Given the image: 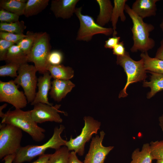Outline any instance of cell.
<instances>
[{"mask_svg":"<svg viewBox=\"0 0 163 163\" xmlns=\"http://www.w3.org/2000/svg\"><path fill=\"white\" fill-rule=\"evenodd\" d=\"M124 10L131 18L133 23L131 28L133 44L130 49L132 52L140 51L142 53L147 52L155 46V42L149 37V33L155 27L153 25L144 22L141 18L137 15L127 4Z\"/></svg>","mask_w":163,"mask_h":163,"instance_id":"cell-1","label":"cell"},{"mask_svg":"<svg viewBox=\"0 0 163 163\" xmlns=\"http://www.w3.org/2000/svg\"><path fill=\"white\" fill-rule=\"evenodd\" d=\"M2 123L10 124L28 134L35 142H40L45 138V130L38 126L32 119L31 110L24 111L20 109L9 110L2 119Z\"/></svg>","mask_w":163,"mask_h":163,"instance_id":"cell-2","label":"cell"},{"mask_svg":"<svg viewBox=\"0 0 163 163\" xmlns=\"http://www.w3.org/2000/svg\"><path fill=\"white\" fill-rule=\"evenodd\" d=\"M63 125L55 127L51 137L45 143L41 145H29L21 146L16 154L13 163H23L31 161L37 156L44 154L49 149L57 150L65 146L66 141L61 137V134L65 129Z\"/></svg>","mask_w":163,"mask_h":163,"instance_id":"cell-3","label":"cell"},{"mask_svg":"<svg viewBox=\"0 0 163 163\" xmlns=\"http://www.w3.org/2000/svg\"><path fill=\"white\" fill-rule=\"evenodd\" d=\"M116 62L123 68L127 75L126 84L119 95V98L124 97L128 95L126 89L130 84L145 79L146 76V70L144 68L142 59L138 61H135L126 51L123 56H117Z\"/></svg>","mask_w":163,"mask_h":163,"instance_id":"cell-4","label":"cell"},{"mask_svg":"<svg viewBox=\"0 0 163 163\" xmlns=\"http://www.w3.org/2000/svg\"><path fill=\"white\" fill-rule=\"evenodd\" d=\"M50 38L46 32L38 33L28 56L29 62L34 63L37 71L43 74L47 72L48 57L51 52Z\"/></svg>","mask_w":163,"mask_h":163,"instance_id":"cell-5","label":"cell"},{"mask_svg":"<svg viewBox=\"0 0 163 163\" xmlns=\"http://www.w3.org/2000/svg\"><path fill=\"white\" fill-rule=\"evenodd\" d=\"M23 136L22 130L12 125H0V159L16 154L20 147Z\"/></svg>","mask_w":163,"mask_h":163,"instance_id":"cell-6","label":"cell"},{"mask_svg":"<svg viewBox=\"0 0 163 163\" xmlns=\"http://www.w3.org/2000/svg\"><path fill=\"white\" fill-rule=\"evenodd\" d=\"M82 7L76 8L75 14L79 20L80 26L76 40L88 42L93 36L101 34L108 36L113 34V30L112 28L101 27L95 22L91 16L84 15L82 13Z\"/></svg>","mask_w":163,"mask_h":163,"instance_id":"cell-7","label":"cell"},{"mask_svg":"<svg viewBox=\"0 0 163 163\" xmlns=\"http://www.w3.org/2000/svg\"><path fill=\"white\" fill-rule=\"evenodd\" d=\"M85 125L80 134L75 138L72 136L69 141H66L65 146L69 151H73L80 156L85 152V143L88 142L94 134H97L100 129L101 123L90 116L84 117Z\"/></svg>","mask_w":163,"mask_h":163,"instance_id":"cell-8","label":"cell"},{"mask_svg":"<svg viewBox=\"0 0 163 163\" xmlns=\"http://www.w3.org/2000/svg\"><path fill=\"white\" fill-rule=\"evenodd\" d=\"M34 65L25 63L21 65L18 71V75L14 80L16 84L23 88L28 103H31L35 97L37 83Z\"/></svg>","mask_w":163,"mask_h":163,"instance_id":"cell-9","label":"cell"},{"mask_svg":"<svg viewBox=\"0 0 163 163\" xmlns=\"http://www.w3.org/2000/svg\"><path fill=\"white\" fill-rule=\"evenodd\" d=\"M18 86L14 80L7 82L0 81V102L8 103L15 109L25 107L28 101L24 92L18 90Z\"/></svg>","mask_w":163,"mask_h":163,"instance_id":"cell-10","label":"cell"},{"mask_svg":"<svg viewBox=\"0 0 163 163\" xmlns=\"http://www.w3.org/2000/svg\"><path fill=\"white\" fill-rule=\"evenodd\" d=\"M60 104L50 106L46 104L39 103L34 105L31 110V116L33 120L37 123H41L46 122H54L60 123L62 119L59 113L66 115V113L59 109Z\"/></svg>","mask_w":163,"mask_h":163,"instance_id":"cell-11","label":"cell"},{"mask_svg":"<svg viewBox=\"0 0 163 163\" xmlns=\"http://www.w3.org/2000/svg\"><path fill=\"white\" fill-rule=\"evenodd\" d=\"M105 135L104 131L100 133V136L92 138L88 153L83 163H104L107 156L114 148L113 146H104L102 142Z\"/></svg>","mask_w":163,"mask_h":163,"instance_id":"cell-12","label":"cell"},{"mask_svg":"<svg viewBox=\"0 0 163 163\" xmlns=\"http://www.w3.org/2000/svg\"><path fill=\"white\" fill-rule=\"evenodd\" d=\"M79 0H53L50 10L56 18L67 19L75 13L76 5Z\"/></svg>","mask_w":163,"mask_h":163,"instance_id":"cell-13","label":"cell"},{"mask_svg":"<svg viewBox=\"0 0 163 163\" xmlns=\"http://www.w3.org/2000/svg\"><path fill=\"white\" fill-rule=\"evenodd\" d=\"M48 71L44 73L43 76H40L37 80V86L38 91L36 93L33 101L30 103L34 105L38 103L46 104L50 106L53 104L48 101V94L51 87V79L52 77Z\"/></svg>","mask_w":163,"mask_h":163,"instance_id":"cell-14","label":"cell"},{"mask_svg":"<svg viewBox=\"0 0 163 163\" xmlns=\"http://www.w3.org/2000/svg\"><path fill=\"white\" fill-rule=\"evenodd\" d=\"M75 86V84L69 80L55 79L51 82V87L49 94L51 98L59 102Z\"/></svg>","mask_w":163,"mask_h":163,"instance_id":"cell-15","label":"cell"},{"mask_svg":"<svg viewBox=\"0 0 163 163\" xmlns=\"http://www.w3.org/2000/svg\"><path fill=\"white\" fill-rule=\"evenodd\" d=\"M158 1V0H136L133 3L131 9L143 19L154 16L157 11L156 3Z\"/></svg>","mask_w":163,"mask_h":163,"instance_id":"cell-16","label":"cell"},{"mask_svg":"<svg viewBox=\"0 0 163 163\" xmlns=\"http://www.w3.org/2000/svg\"><path fill=\"white\" fill-rule=\"evenodd\" d=\"M100 8V12L96 23L103 27L110 21L113 7L110 0H96Z\"/></svg>","mask_w":163,"mask_h":163,"instance_id":"cell-17","label":"cell"},{"mask_svg":"<svg viewBox=\"0 0 163 163\" xmlns=\"http://www.w3.org/2000/svg\"><path fill=\"white\" fill-rule=\"evenodd\" d=\"M46 70L54 79L69 80L72 78L74 75V71L72 68L62 64L53 65L48 64Z\"/></svg>","mask_w":163,"mask_h":163,"instance_id":"cell-18","label":"cell"},{"mask_svg":"<svg viewBox=\"0 0 163 163\" xmlns=\"http://www.w3.org/2000/svg\"><path fill=\"white\" fill-rule=\"evenodd\" d=\"M127 0H114V6L110 21L111 22L112 28L113 30V37L115 36L117 34L116 30V25L119 17L122 22L126 21V18L124 14V11Z\"/></svg>","mask_w":163,"mask_h":163,"instance_id":"cell-19","label":"cell"},{"mask_svg":"<svg viewBox=\"0 0 163 163\" xmlns=\"http://www.w3.org/2000/svg\"><path fill=\"white\" fill-rule=\"evenodd\" d=\"M151 74L149 82L144 81L143 86L149 87L151 89L150 92L147 96L148 99L153 97L158 92L163 90V74L150 72Z\"/></svg>","mask_w":163,"mask_h":163,"instance_id":"cell-20","label":"cell"},{"mask_svg":"<svg viewBox=\"0 0 163 163\" xmlns=\"http://www.w3.org/2000/svg\"><path fill=\"white\" fill-rule=\"evenodd\" d=\"M5 61L7 63L12 62L20 65L29 62L28 56L16 44L10 48Z\"/></svg>","mask_w":163,"mask_h":163,"instance_id":"cell-21","label":"cell"},{"mask_svg":"<svg viewBox=\"0 0 163 163\" xmlns=\"http://www.w3.org/2000/svg\"><path fill=\"white\" fill-rule=\"evenodd\" d=\"M49 0H28L24 8L23 15L29 17L37 14L48 5Z\"/></svg>","mask_w":163,"mask_h":163,"instance_id":"cell-22","label":"cell"},{"mask_svg":"<svg viewBox=\"0 0 163 163\" xmlns=\"http://www.w3.org/2000/svg\"><path fill=\"white\" fill-rule=\"evenodd\" d=\"M140 57L143 60L145 70L157 73L163 74V60L150 57L147 52L142 53Z\"/></svg>","mask_w":163,"mask_h":163,"instance_id":"cell-23","label":"cell"},{"mask_svg":"<svg viewBox=\"0 0 163 163\" xmlns=\"http://www.w3.org/2000/svg\"><path fill=\"white\" fill-rule=\"evenodd\" d=\"M132 161L129 163H152L153 160L151 155L150 144L143 145L142 149H135L132 152Z\"/></svg>","mask_w":163,"mask_h":163,"instance_id":"cell-24","label":"cell"},{"mask_svg":"<svg viewBox=\"0 0 163 163\" xmlns=\"http://www.w3.org/2000/svg\"><path fill=\"white\" fill-rule=\"evenodd\" d=\"M27 0H1V8L12 13L19 16L23 15L24 11Z\"/></svg>","mask_w":163,"mask_h":163,"instance_id":"cell-25","label":"cell"},{"mask_svg":"<svg viewBox=\"0 0 163 163\" xmlns=\"http://www.w3.org/2000/svg\"><path fill=\"white\" fill-rule=\"evenodd\" d=\"M38 34L27 31L26 36L16 44L28 57Z\"/></svg>","mask_w":163,"mask_h":163,"instance_id":"cell-26","label":"cell"},{"mask_svg":"<svg viewBox=\"0 0 163 163\" xmlns=\"http://www.w3.org/2000/svg\"><path fill=\"white\" fill-rule=\"evenodd\" d=\"M26 28L23 21L11 23H0V31L17 34H23Z\"/></svg>","mask_w":163,"mask_h":163,"instance_id":"cell-27","label":"cell"},{"mask_svg":"<svg viewBox=\"0 0 163 163\" xmlns=\"http://www.w3.org/2000/svg\"><path fill=\"white\" fill-rule=\"evenodd\" d=\"M69 151L66 146L61 147L50 154L49 163H68Z\"/></svg>","mask_w":163,"mask_h":163,"instance_id":"cell-28","label":"cell"},{"mask_svg":"<svg viewBox=\"0 0 163 163\" xmlns=\"http://www.w3.org/2000/svg\"><path fill=\"white\" fill-rule=\"evenodd\" d=\"M150 146L153 160H163V140L151 141Z\"/></svg>","mask_w":163,"mask_h":163,"instance_id":"cell-29","label":"cell"},{"mask_svg":"<svg viewBox=\"0 0 163 163\" xmlns=\"http://www.w3.org/2000/svg\"><path fill=\"white\" fill-rule=\"evenodd\" d=\"M20 65L14 63H9L0 67V76H8L11 77H17L18 71Z\"/></svg>","mask_w":163,"mask_h":163,"instance_id":"cell-30","label":"cell"},{"mask_svg":"<svg viewBox=\"0 0 163 163\" xmlns=\"http://www.w3.org/2000/svg\"><path fill=\"white\" fill-rule=\"evenodd\" d=\"M26 36V35L24 34H17L2 31L0 32V39H4L16 44Z\"/></svg>","mask_w":163,"mask_h":163,"instance_id":"cell-31","label":"cell"},{"mask_svg":"<svg viewBox=\"0 0 163 163\" xmlns=\"http://www.w3.org/2000/svg\"><path fill=\"white\" fill-rule=\"evenodd\" d=\"M19 16L1 8L0 21L2 23H11L19 21Z\"/></svg>","mask_w":163,"mask_h":163,"instance_id":"cell-32","label":"cell"},{"mask_svg":"<svg viewBox=\"0 0 163 163\" xmlns=\"http://www.w3.org/2000/svg\"><path fill=\"white\" fill-rule=\"evenodd\" d=\"M63 59V56L61 51L55 50L51 51L48 57V64L53 65L61 64Z\"/></svg>","mask_w":163,"mask_h":163,"instance_id":"cell-33","label":"cell"},{"mask_svg":"<svg viewBox=\"0 0 163 163\" xmlns=\"http://www.w3.org/2000/svg\"><path fill=\"white\" fill-rule=\"evenodd\" d=\"M14 43L5 40L0 39V60H5L6 55L10 48Z\"/></svg>","mask_w":163,"mask_h":163,"instance_id":"cell-34","label":"cell"},{"mask_svg":"<svg viewBox=\"0 0 163 163\" xmlns=\"http://www.w3.org/2000/svg\"><path fill=\"white\" fill-rule=\"evenodd\" d=\"M113 54L117 56H123L126 53L123 41L120 42L113 49Z\"/></svg>","mask_w":163,"mask_h":163,"instance_id":"cell-35","label":"cell"},{"mask_svg":"<svg viewBox=\"0 0 163 163\" xmlns=\"http://www.w3.org/2000/svg\"><path fill=\"white\" fill-rule=\"evenodd\" d=\"M120 37L116 36L109 38L105 42L104 47L106 48L113 49V47L120 42Z\"/></svg>","mask_w":163,"mask_h":163,"instance_id":"cell-36","label":"cell"},{"mask_svg":"<svg viewBox=\"0 0 163 163\" xmlns=\"http://www.w3.org/2000/svg\"><path fill=\"white\" fill-rule=\"evenodd\" d=\"M50 154H44L39 156L37 159L31 163H49Z\"/></svg>","mask_w":163,"mask_h":163,"instance_id":"cell-37","label":"cell"},{"mask_svg":"<svg viewBox=\"0 0 163 163\" xmlns=\"http://www.w3.org/2000/svg\"><path fill=\"white\" fill-rule=\"evenodd\" d=\"M68 163H83L80 160L76 155V153L74 151L70 152Z\"/></svg>","mask_w":163,"mask_h":163,"instance_id":"cell-38","label":"cell"},{"mask_svg":"<svg viewBox=\"0 0 163 163\" xmlns=\"http://www.w3.org/2000/svg\"><path fill=\"white\" fill-rule=\"evenodd\" d=\"M155 57L163 60V39L160 42V46L156 51Z\"/></svg>","mask_w":163,"mask_h":163,"instance_id":"cell-39","label":"cell"},{"mask_svg":"<svg viewBox=\"0 0 163 163\" xmlns=\"http://www.w3.org/2000/svg\"><path fill=\"white\" fill-rule=\"evenodd\" d=\"M16 154L9 155L5 157L3 159L4 163H13L15 158Z\"/></svg>","mask_w":163,"mask_h":163,"instance_id":"cell-40","label":"cell"},{"mask_svg":"<svg viewBox=\"0 0 163 163\" xmlns=\"http://www.w3.org/2000/svg\"><path fill=\"white\" fill-rule=\"evenodd\" d=\"M7 105V104L5 103L3 105L1 106L0 107V117L2 118V119L4 117L5 113L3 112L2 110L6 107Z\"/></svg>","mask_w":163,"mask_h":163,"instance_id":"cell-41","label":"cell"},{"mask_svg":"<svg viewBox=\"0 0 163 163\" xmlns=\"http://www.w3.org/2000/svg\"><path fill=\"white\" fill-rule=\"evenodd\" d=\"M159 126L163 133V113L158 118Z\"/></svg>","mask_w":163,"mask_h":163,"instance_id":"cell-42","label":"cell"},{"mask_svg":"<svg viewBox=\"0 0 163 163\" xmlns=\"http://www.w3.org/2000/svg\"><path fill=\"white\" fill-rule=\"evenodd\" d=\"M159 26L161 30L163 32V18L162 19V21L160 23Z\"/></svg>","mask_w":163,"mask_h":163,"instance_id":"cell-43","label":"cell"},{"mask_svg":"<svg viewBox=\"0 0 163 163\" xmlns=\"http://www.w3.org/2000/svg\"><path fill=\"white\" fill-rule=\"evenodd\" d=\"M156 163H163V160H157Z\"/></svg>","mask_w":163,"mask_h":163,"instance_id":"cell-44","label":"cell"}]
</instances>
